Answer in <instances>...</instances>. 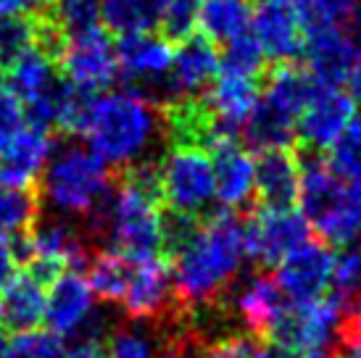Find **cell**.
I'll list each match as a JSON object with an SVG mask.
<instances>
[{"mask_svg": "<svg viewBox=\"0 0 361 358\" xmlns=\"http://www.w3.org/2000/svg\"><path fill=\"white\" fill-rule=\"evenodd\" d=\"M245 259V229L238 211L224 209L203 219L169 259L182 314L214 309L235 285Z\"/></svg>", "mask_w": 361, "mask_h": 358, "instance_id": "obj_1", "label": "cell"}, {"mask_svg": "<svg viewBox=\"0 0 361 358\" xmlns=\"http://www.w3.org/2000/svg\"><path fill=\"white\" fill-rule=\"evenodd\" d=\"M82 135L92 153H98L109 166H130L145 159L156 137L164 132L161 109L137 92H109L90 103L82 124Z\"/></svg>", "mask_w": 361, "mask_h": 358, "instance_id": "obj_2", "label": "cell"}, {"mask_svg": "<svg viewBox=\"0 0 361 358\" xmlns=\"http://www.w3.org/2000/svg\"><path fill=\"white\" fill-rule=\"evenodd\" d=\"M111 166L85 145H66L45 163L42 198L63 216H87L109 192Z\"/></svg>", "mask_w": 361, "mask_h": 358, "instance_id": "obj_3", "label": "cell"}, {"mask_svg": "<svg viewBox=\"0 0 361 358\" xmlns=\"http://www.w3.org/2000/svg\"><path fill=\"white\" fill-rule=\"evenodd\" d=\"M159 219V200L148 198L119 177V185L111 190V211L103 240L111 250L132 264L156 259L161 253Z\"/></svg>", "mask_w": 361, "mask_h": 358, "instance_id": "obj_4", "label": "cell"}, {"mask_svg": "<svg viewBox=\"0 0 361 358\" xmlns=\"http://www.w3.org/2000/svg\"><path fill=\"white\" fill-rule=\"evenodd\" d=\"M159 169L161 200H166L171 211L201 216L216 198L209 150L201 145L169 142V153L159 161Z\"/></svg>", "mask_w": 361, "mask_h": 358, "instance_id": "obj_5", "label": "cell"}, {"mask_svg": "<svg viewBox=\"0 0 361 358\" xmlns=\"http://www.w3.org/2000/svg\"><path fill=\"white\" fill-rule=\"evenodd\" d=\"M245 256L259 266H277L288 253L311 240V227L293 206H261L243 219Z\"/></svg>", "mask_w": 361, "mask_h": 358, "instance_id": "obj_6", "label": "cell"}, {"mask_svg": "<svg viewBox=\"0 0 361 358\" xmlns=\"http://www.w3.org/2000/svg\"><path fill=\"white\" fill-rule=\"evenodd\" d=\"M343 319L345 309L335 292L309 303H288L267 340H271L280 350L327 348L330 340L341 332Z\"/></svg>", "mask_w": 361, "mask_h": 358, "instance_id": "obj_7", "label": "cell"}, {"mask_svg": "<svg viewBox=\"0 0 361 358\" xmlns=\"http://www.w3.org/2000/svg\"><path fill=\"white\" fill-rule=\"evenodd\" d=\"M119 306L135 321H164V319L171 321L182 316L169 261L159 256L148 261H135Z\"/></svg>", "mask_w": 361, "mask_h": 358, "instance_id": "obj_8", "label": "cell"}, {"mask_svg": "<svg viewBox=\"0 0 361 358\" xmlns=\"http://www.w3.org/2000/svg\"><path fill=\"white\" fill-rule=\"evenodd\" d=\"M56 63H59L63 80H69L71 85L87 90V92L111 87L119 77L116 50L101 27L85 32V35H77V37H69L63 42Z\"/></svg>", "mask_w": 361, "mask_h": 358, "instance_id": "obj_9", "label": "cell"}, {"mask_svg": "<svg viewBox=\"0 0 361 358\" xmlns=\"http://www.w3.org/2000/svg\"><path fill=\"white\" fill-rule=\"evenodd\" d=\"M274 282L290 303H309L327 295L335 274V253L327 242H303L277 264Z\"/></svg>", "mask_w": 361, "mask_h": 358, "instance_id": "obj_10", "label": "cell"}, {"mask_svg": "<svg viewBox=\"0 0 361 358\" xmlns=\"http://www.w3.org/2000/svg\"><path fill=\"white\" fill-rule=\"evenodd\" d=\"M356 40L343 24L303 27V58L306 71L319 87H341L356 58Z\"/></svg>", "mask_w": 361, "mask_h": 358, "instance_id": "obj_11", "label": "cell"}, {"mask_svg": "<svg viewBox=\"0 0 361 358\" xmlns=\"http://www.w3.org/2000/svg\"><path fill=\"white\" fill-rule=\"evenodd\" d=\"M251 35L269 63H293L303 53V21L295 0H259Z\"/></svg>", "mask_w": 361, "mask_h": 358, "instance_id": "obj_12", "label": "cell"}, {"mask_svg": "<svg viewBox=\"0 0 361 358\" xmlns=\"http://www.w3.org/2000/svg\"><path fill=\"white\" fill-rule=\"evenodd\" d=\"M216 198L227 211H240L256 195V161L232 135L216 137L209 148Z\"/></svg>", "mask_w": 361, "mask_h": 358, "instance_id": "obj_13", "label": "cell"}, {"mask_svg": "<svg viewBox=\"0 0 361 358\" xmlns=\"http://www.w3.org/2000/svg\"><path fill=\"white\" fill-rule=\"evenodd\" d=\"M356 116V103L341 87H317L298 116V137L309 150H327Z\"/></svg>", "mask_w": 361, "mask_h": 358, "instance_id": "obj_14", "label": "cell"}, {"mask_svg": "<svg viewBox=\"0 0 361 358\" xmlns=\"http://www.w3.org/2000/svg\"><path fill=\"white\" fill-rule=\"evenodd\" d=\"M95 306V292H92L87 277L77 271H61L51 282L48 300H45V321L53 335L59 338H80Z\"/></svg>", "mask_w": 361, "mask_h": 358, "instance_id": "obj_15", "label": "cell"}, {"mask_svg": "<svg viewBox=\"0 0 361 358\" xmlns=\"http://www.w3.org/2000/svg\"><path fill=\"white\" fill-rule=\"evenodd\" d=\"M227 295H232V311L248 327V335L259 340L269 338V332L274 329V324L280 321V316L290 303L280 290V285L274 282V277H269V274H253L251 279H245L238 288L232 285L227 290Z\"/></svg>", "mask_w": 361, "mask_h": 358, "instance_id": "obj_16", "label": "cell"}, {"mask_svg": "<svg viewBox=\"0 0 361 358\" xmlns=\"http://www.w3.org/2000/svg\"><path fill=\"white\" fill-rule=\"evenodd\" d=\"M53 156L51 132L21 127L13 137L0 145V185L32 187L45 163Z\"/></svg>", "mask_w": 361, "mask_h": 358, "instance_id": "obj_17", "label": "cell"}, {"mask_svg": "<svg viewBox=\"0 0 361 358\" xmlns=\"http://www.w3.org/2000/svg\"><path fill=\"white\" fill-rule=\"evenodd\" d=\"M203 103L209 109L211 119L221 135H232L243 130L245 119L251 116L253 106L259 100V85L256 80L221 74L201 92Z\"/></svg>", "mask_w": 361, "mask_h": 358, "instance_id": "obj_18", "label": "cell"}, {"mask_svg": "<svg viewBox=\"0 0 361 358\" xmlns=\"http://www.w3.org/2000/svg\"><path fill=\"white\" fill-rule=\"evenodd\" d=\"M219 77V50L206 37H188L171 56L169 85L177 98L201 95Z\"/></svg>", "mask_w": 361, "mask_h": 358, "instance_id": "obj_19", "label": "cell"}, {"mask_svg": "<svg viewBox=\"0 0 361 358\" xmlns=\"http://www.w3.org/2000/svg\"><path fill=\"white\" fill-rule=\"evenodd\" d=\"M301 187V159L293 148L261 150L256 161V195L264 206H293Z\"/></svg>", "mask_w": 361, "mask_h": 358, "instance_id": "obj_20", "label": "cell"}, {"mask_svg": "<svg viewBox=\"0 0 361 358\" xmlns=\"http://www.w3.org/2000/svg\"><path fill=\"white\" fill-rule=\"evenodd\" d=\"M48 290L40 279L21 271L0 285V327L11 332H27L45 321Z\"/></svg>", "mask_w": 361, "mask_h": 358, "instance_id": "obj_21", "label": "cell"}, {"mask_svg": "<svg viewBox=\"0 0 361 358\" xmlns=\"http://www.w3.org/2000/svg\"><path fill=\"white\" fill-rule=\"evenodd\" d=\"M166 0H101V24L114 35L153 32L161 24Z\"/></svg>", "mask_w": 361, "mask_h": 358, "instance_id": "obj_22", "label": "cell"}, {"mask_svg": "<svg viewBox=\"0 0 361 358\" xmlns=\"http://www.w3.org/2000/svg\"><path fill=\"white\" fill-rule=\"evenodd\" d=\"M251 6L245 0H201L198 27L203 37L216 42H230L251 32Z\"/></svg>", "mask_w": 361, "mask_h": 358, "instance_id": "obj_23", "label": "cell"}, {"mask_svg": "<svg viewBox=\"0 0 361 358\" xmlns=\"http://www.w3.org/2000/svg\"><path fill=\"white\" fill-rule=\"evenodd\" d=\"M319 237L330 245H353L361 242V185L348 182V187L338 200V206L330 211V216L322 221Z\"/></svg>", "mask_w": 361, "mask_h": 358, "instance_id": "obj_24", "label": "cell"}, {"mask_svg": "<svg viewBox=\"0 0 361 358\" xmlns=\"http://www.w3.org/2000/svg\"><path fill=\"white\" fill-rule=\"evenodd\" d=\"M40 216V195L32 187L0 185V235L21 237Z\"/></svg>", "mask_w": 361, "mask_h": 358, "instance_id": "obj_25", "label": "cell"}, {"mask_svg": "<svg viewBox=\"0 0 361 358\" xmlns=\"http://www.w3.org/2000/svg\"><path fill=\"white\" fill-rule=\"evenodd\" d=\"M132 271V261L119 256L116 250H98L92 253L87 264V282H90L95 298H103L109 303H119L127 288V279Z\"/></svg>", "mask_w": 361, "mask_h": 358, "instance_id": "obj_26", "label": "cell"}, {"mask_svg": "<svg viewBox=\"0 0 361 358\" xmlns=\"http://www.w3.org/2000/svg\"><path fill=\"white\" fill-rule=\"evenodd\" d=\"M48 21L63 40L101 27V0H48Z\"/></svg>", "mask_w": 361, "mask_h": 358, "instance_id": "obj_27", "label": "cell"}, {"mask_svg": "<svg viewBox=\"0 0 361 358\" xmlns=\"http://www.w3.org/2000/svg\"><path fill=\"white\" fill-rule=\"evenodd\" d=\"M219 71L232 77H245V80H259L267 71L264 50L251 32H245L235 40L224 42V53H219Z\"/></svg>", "mask_w": 361, "mask_h": 358, "instance_id": "obj_28", "label": "cell"}, {"mask_svg": "<svg viewBox=\"0 0 361 358\" xmlns=\"http://www.w3.org/2000/svg\"><path fill=\"white\" fill-rule=\"evenodd\" d=\"M37 16H0V71H8L13 61L35 48Z\"/></svg>", "mask_w": 361, "mask_h": 358, "instance_id": "obj_29", "label": "cell"}, {"mask_svg": "<svg viewBox=\"0 0 361 358\" xmlns=\"http://www.w3.org/2000/svg\"><path fill=\"white\" fill-rule=\"evenodd\" d=\"M332 290L343 300V309H361V242L345 245L341 256H335Z\"/></svg>", "mask_w": 361, "mask_h": 358, "instance_id": "obj_30", "label": "cell"}, {"mask_svg": "<svg viewBox=\"0 0 361 358\" xmlns=\"http://www.w3.org/2000/svg\"><path fill=\"white\" fill-rule=\"evenodd\" d=\"M109 338V358H161V338L140 327H114Z\"/></svg>", "mask_w": 361, "mask_h": 358, "instance_id": "obj_31", "label": "cell"}, {"mask_svg": "<svg viewBox=\"0 0 361 358\" xmlns=\"http://www.w3.org/2000/svg\"><path fill=\"white\" fill-rule=\"evenodd\" d=\"M330 166L345 182L361 185V116H353L345 132L330 145Z\"/></svg>", "mask_w": 361, "mask_h": 358, "instance_id": "obj_32", "label": "cell"}, {"mask_svg": "<svg viewBox=\"0 0 361 358\" xmlns=\"http://www.w3.org/2000/svg\"><path fill=\"white\" fill-rule=\"evenodd\" d=\"M66 348L53 332H16V338L6 345V358H63Z\"/></svg>", "mask_w": 361, "mask_h": 358, "instance_id": "obj_33", "label": "cell"}, {"mask_svg": "<svg viewBox=\"0 0 361 358\" xmlns=\"http://www.w3.org/2000/svg\"><path fill=\"white\" fill-rule=\"evenodd\" d=\"M198 11H201V0H166L159 24L164 30V37L169 42L192 37V30L198 27Z\"/></svg>", "mask_w": 361, "mask_h": 358, "instance_id": "obj_34", "label": "cell"}, {"mask_svg": "<svg viewBox=\"0 0 361 358\" xmlns=\"http://www.w3.org/2000/svg\"><path fill=\"white\" fill-rule=\"evenodd\" d=\"M24 127V106L16 98V92L0 82V145Z\"/></svg>", "mask_w": 361, "mask_h": 358, "instance_id": "obj_35", "label": "cell"}, {"mask_svg": "<svg viewBox=\"0 0 361 358\" xmlns=\"http://www.w3.org/2000/svg\"><path fill=\"white\" fill-rule=\"evenodd\" d=\"M341 338L345 342V356L348 358H361V309L345 311L341 327Z\"/></svg>", "mask_w": 361, "mask_h": 358, "instance_id": "obj_36", "label": "cell"}, {"mask_svg": "<svg viewBox=\"0 0 361 358\" xmlns=\"http://www.w3.org/2000/svg\"><path fill=\"white\" fill-rule=\"evenodd\" d=\"M19 253H16V242L13 237H6L0 235V285H6L13 274H16V266H19Z\"/></svg>", "mask_w": 361, "mask_h": 358, "instance_id": "obj_37", "label": "cell"}, {"mask_svg": "<svg viewBox=\"0 0 361 358\" xmlns=\"http://www.w3.org/2000/svg\"><path fill=\"white\" fill-rule=\"evenodd\" d=\"M48 8V0H0V16H37Z\"/></svg>", "mask_w": 361, "mask_h": 358, "instance_id": "obj_38", "label": "cell"}, {"mask_svg": "<svg viewBox=\"0 0 361 358\" xmlns=\"http://www.w3.org/2000/svg\"><path fill=\"white\" fill-rule=\"evenodd\" d=\"M63 358H109L106 348H103L98 340H80L74 348H69L63 353Z\"/></svg>", "mask_w": 361, "mask_h": 358, "instance_id": "obj_39", "label": "cell"}, {"mask_svg": "<svg viewBox=\"0 0 361 358\" xmlns=\"http://www.w3.org/2000/svg\"><path fill=\"white\" fill-rule=\"evenodd\" d=\"M345 82H348V95L353 98V103H361V50L356 53L351 69L345 74Z\"/></svg>", "mask_w": 361, "mask_h": 358, "instance_id": "obj_40", "label": "cell"}, {"mask_svg": "<svg viewBox=\"0 0 361 358\" xmlns=\"http://www.w3.org/2000/svg\"><path fill=\"white\" fill-rule=\"evenodd\" d=\"M285 358H335L330 345L327 348H301V350H282Z\"/></svg>", "mask_w": 361, "mask_h": 358, "instance_id": "obj_41", "label": "cell"}, {"mask_svg": "<svg viewBox=\"0 0 361 358\" xmlns=\"http://www.w3.org/2000/svg\"><path fill=\"white\" fill-rule=\"evenodd\" d=\"M253 358H285V353H282L277 345L274 348H269V345H256V353H253Z\"/></svg>", "mask_w": 361, "mask_h": 358, "instance_id": "obj_42", "label": "cell"}, {"mask_svg": "<svg viewBox=\"0 0 361 358\" xmlns=\"http://www.w3.org/2000/svg\"><path fill=\"white\" fill-rule=\"evenodd\" d=\"M6 335H3V327H0V358H6Z\"/></svg>", "mask_w": 361, "mask_h": 358, "instance_id": "obj_43", "label": "cell"}, {"mask_svg": "<svg viewBox=\"0 0 361 358\" xmlns=\"http://www.w3.org/2000/svg\"><path fill=\"white\" fill-rule=\"evenodd\" d=\"M341 358H348V356H341Z\"/></svg>", "mask_w": 361, "mask_h": 358, "instance_id": "obj_44", "label": "cell"}]
</instances>
